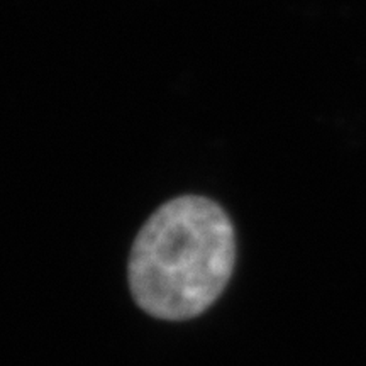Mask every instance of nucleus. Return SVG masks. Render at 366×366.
Returning a JSON list of instances; mask_svg holds the SVG:
<instances>
[{
  "label": "nucleus",
  "instance_id": "f257e3e1",
  "mask_svg": "<svg viewBox=\"0 0 366 366\" xmlns=\"http://www.w3.org/2000/svg\"><path fill=\"white\" fill-rule=\"evenodd\" d=\"M234 262V229L221 205L177 197L146 221L132 244V297L157 319H194L221 297Z\"/></svg>",
  "mask_w": 366,
  "mask_h": 366
}]
</instances>
